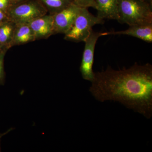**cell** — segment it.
Here are the masks:
<instances>
[{
  "label": "cell",
  "instance_id": "5b68a950",
  "mask_svg": "<svg viewBox=\"0 0 152 152\" xmlns=\"http://www.w3.org/2000/svg\"><path fill=\"white\" fill-rule=\"evenodd\" d=\"M104 36V33L92 31L85 41V47L80 70L84 80L91 82L95 77L93 71L95 48L98 39Z\"/></svg>",
  "mask_w": 152,
  "mask_h": 152
},
{
  "label": "cell",
  "instance_id": "d6986e66",
  "mask_svg": "<svg viewBox=\"0 0 152 152\" xmlns=\"http://www.w3.org/2000/svg\"><path fill=\"white\" fill-rule=\"evenodd\" d=\"M11 131V130H9L8 131H7V132H6V133H4V134H1L0 135V140H1V138L2 137H3V136L5 135L6 134H7V133H8L9 132H10V131ZM1 151V146H0V152Z\"/></svg>",
  "mask_w": 152,
  "mask_h": 152
},
{
  "label": "cell",
  "instance_id": "5bb4252c",
  "mask_svg": "<svg viewBox=\"0 0 152 152\" xmlns=\"http://www.w3.org/2000/svg\"><path fill=\"white\" fill-rule=\"evenodd\" d=\"M74 3L82 7H92L96 9V3L94 0H73Z\"/></svg>",
  "mask_w": 152,
  "mask_h": 152
},
{
  "label": "cell",
  "instance_id": "8992f818",
  "mask_svg": "<svg viewBox=\"0 0 152 152\" xmlns=\"http://www.w3.org/2000/svg\"><path fill=\"white\" fill-rule=\"evenodd\" d=\"M81 7L74 3L53 15L54 35L65 34L70 29Z\"/></svg>",
  "mask_w": 152,
  "mask_h": 152
},
{
  "label": "cell",
  "instance_id": "52a82bcc",
  "mask_svg": "<svg viewBox=\"0 0 152 152\" xmlns=\"http://www.w3.org/2000/svg\"><path fill=\"white\" fill-rule=\"evenodd\" d=\"M36 40L48 39L54 34L53 16L47 14L33 20L29 23Z\"/></svg>",
  "mask_w": 152,
  "mask_h": 152
},
{
  "label": "cell",
  "instance_id": "30bf717a",
  "mask_svg": "<svg viewBox=\"0 0 152 152\" xmlns=\"http://www.w3.org/2000/svg\"><path fill=\"white\" fill-rule=\"evenodd\" d=\"M35 40L34 33L28 24L16 25L11 46L24 45Z\"/></svg>",
  "mask_w": 152,
  "mask_h": 152
},
{
  "label": "cell",
  "instance_id": "7c38bea8",
  "mask_svg": "<svg viewBox=\"0 0 152 152\" xmlns=\"http://www.w3.org/2000/svg\"><path fill=\"white\" fill-rule=\"evenodd\" d=\"M16 24L8 20L0 24V42L6 48H11Z\"/></svg>",
  "mask_w": 152,
  "mask_h": 152
},
{
  "label": "cell",
  "instance_id": "2e32d148",
  "mask_svg": "<svg viewBox=\"0 0 152 152\" xmlns=\"http://www.w3.org/2000/svg\"><path fill=\"white\" fill-rule=\"evenodd\" d=\"M24 0H10V2L12 4H17V3L20 2Z\"/></svg>",
  "mask_w": 152,
  "mask_h": 152
},
{
  "label": "cell",
  "instance_id": "277c9868",
  "mask_svg": "<svg viewBox=\"0 0 152 152\" xmlns=\"http://www.w3.org/2000/svg\"><path fill=\"white\" fill-rule=\"evenodd\" d=\"M6 13L9 20L16 25L29 24L33 20L48 14L37 0H24L11 4Z\"/></svg>",
  "mask_w": 152,
  "mask_h": 152
},
{
  "label": "cell",
  "instance_id": "7a4b0ae2",
  "mask_svg": "<svg viewBox=\"0 0 152 152\" xmlns=\"http://www.w3.org/2000/svg\"><path fill=\"white\" fill-rule=\"evenodd\" d=\"M121 23L129 26L152 23V6L142 0H118Z\"/></svg>",
  "mask_w": 152,
  "mask_h": 152
},
{
  "label": "cell",
  "instance_id": "e0dca14e",
  "mask_svg": "<svg viewBox=\"0 0 152 152\" xmlns=\"http://www.w3.org/2000/svg\"><path fill=\"white\" fill-rule=\"evenodd\" d=\"M142 1L148 3L150 5L152 6V0H142Z\"/></svg>",
  "mask_w": 152,
  "mask_h": 152
},
{
  "label": "cell",
  "instance_id": "9c48e42d",
  "mask_svg": "<svg viewBox=\"0 0 152 152\" xmlns=\"http://www.w3.org/2000/svg\"><path fill=\"white\" fill-rule=\"evenodd\" d=\"M97 16L102 19L115 20L119 19L118 0H94Z\"/></svg>",
  "mask_w": 152,
  "mask_h": 152
},
{
  "label": "cell",
  "instance_id": "6da1fadb",
  "mask_svg": "<svg viewBox=\"0 0 152 152\" xmlns=\"http://www.w3.org/2000/svg\"><path fill=\"white\" fill-rule=\"evenodd\" d=\"M89 91L96 100L118 102L147 119L152 117V66L137 63L115 70L95 72Z\"/></svg>",
  "mask_w": 152,
  "mask_h": 152
},
{
  "label": "cell",
  "instance_id": "ac0fdd59",
  "mask_svg": "<svg viewBox=\"0 0 152 152\" xmlns=\"http://www.w3.org/2000/svg\"><path fill=\"white\" fill-rule=\"evenodd\" d=\"M7 48H5L4 47V46L1 43V42H0V52L2 50H4V49H5ZM7 50H8V49H7Z\"/></svg>",
  "mask_w": 152,
  "mask_h": 152
},
{
  "label": "cell",
  "instance_id": "4fadbf2b",
  "mask_svg": "<svg viewBox=\"0 0 152 152\" xmlns=\"http://www.w3.org/2000/svg\"><path fill=\"white\" fill-rule=\"evenodd\" d=\"M8 50L5 49L0 52V85L3 84L4 82L5 72L4 69V58L6 52Z\"/></svg>",
  "mask_w": 152,
  "mask_h": 152
},
{
  "label": "cell",
  "instance_id": "ffe728a7",
  "mask_svg": "<svg viewBox=\"0 0 152 152\" xmlns=\"http://www.w3.org/2000/svg\"><path fill=\"white\" fill-rule=\"evenodd\" d=\"M7 1V0H0V2L4 1Z\"/></svg>",
  "mask_w": 152,
  "mask_h": 152
},
{
  "label": "cell",
  "instance_id": "8fae6325",
  "mask_svg": "<svg viewBox=\"0 0 152 152\" xmlns=\"http://www.w3.org/2000/svg\"><path fill=\"white\" fill-rule=\"evenodd\" d=\"M48 13L53 15L74 4L73 0H37ZM75 4V3H74Z\"/></svg>",
  "mask_w": 152,
  "mask_h": 152
},
{
  "label": "cell",
  "instance_id": "ba28073f",
  "mask_svg": "<svg viewBox=\"0 0 152 152\" xmlns=\"http://www.w3.org/2000/svg\"><path fill=\"white\" fill-rule=\"evenodd\" d=\"M109 35H125L138 38L148 43L152 42V23L133 25L128 29L119 31L104 33V36Z\"/></svg>",
  "mask_w": 152,
  "mask_h": 152
},
{
  "label": "cell",
  "instance_id": "3957f363",
  "mask_svg": "<svg viewBox=\"0 0 152 152\" xmlns=\"http://www.w3.org/2000/svg\"><path fill=\"white\" fill-rule=\"evenodd\" d=\"M104 23V20L94 16L88 8L81 7L70 29L64 34V39L75 42H85L92 31L93 27Z\"/></svg>",
  "mask_w": 152,
  "mask_h": 152
},
{
  "label": "cell",
  "instance_id": "9a60e30c",
  "mask_svg": "<svg viewBox=\"0 0 152 152\" xmlns=\"http://www.w3.org/2000/svg\"><path fill=\"white\" fill-rule=\"evenodd\" d=\"M8 20L7 16L5 12L0 10V24Z\"/></svg>",
  "mask_w": 152,
  "mask_h": 152
}]
</instances>
